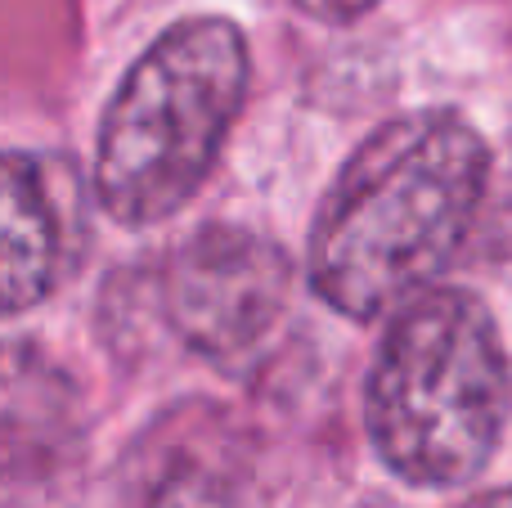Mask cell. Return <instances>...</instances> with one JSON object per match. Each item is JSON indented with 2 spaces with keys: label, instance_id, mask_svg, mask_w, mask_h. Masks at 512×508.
I'll list each match as a JSON object with an SVG mask.
<instances>
[{
  "label": "cell",
  "instance_id": "1",
  "mask_svg": "<svg viewBox=\"0 0 512 508\" xmlns=\"http://www.w3.org/2000/svg\"><path fill=\"white\" fill-rule=\"evenodd\" d=\"M490 185V149L450 108L382 122L346 158L310 225L306 279L346 320H382L436 288Z\"/></svg>",
  "mask_w": 512,
  "mask_h": 508
},
{
  "label": "cell",
  "instance_id": "2",
  "mask_svg": "<svg viewBox=\"0 0 512 508\" xmlns=\"http://www.w3.org/2000/svg\"><path fill=\"white\" fill-rule=\"evenodd\" d=\"M512 419V360L468 288H427L387 315L364 383L378 459L418 491L463 486L495 459Z\"/></svg>",
  "mask_w": 512,
  "mask_h": 508
},
{
  "label": "cell",
  "instance_id": "3",
  "mask_svg": "<svg viewBox=\"0 0 512 508\" xmlns=\"http://www.w3.org/2000/svg\"><path fill=\"white\" fill-rule=\"evenodd\" d=\"M252 54L216 14L171 23L113 90L95 140V198L117 225L171 221L207 185L243 104Z\"/></svg>",
  "mask_w": 512,
  "mask_h": 508
},
{
  "label": "cell",
  "instance_id": "4",
  "mask_svg": "<svg viewBox=\"0 0 512 508\" xmlns=\"http://www.w3.org/2000/svg\"><path fill=\"white\" fill-rule=\"evenodd\" d=\"M158 302L180 347L225 374H243L288 315L292 261L248 225H198L171 248Z\"/></svg>",
  "mask_w": 512,
  "mask_h": 508
},
{
  "label": "cell",
  "instance_id": "5",
  "mask_svg": "<svg viewBox=\"0 0 512 508\" xmlns=\"http://www.w3.org/2000/svg\"><path fill=\"white\" fill-rule=\"evenodd\" d=\"M72 171L36 153H0V320L41 306L77 252Z\"/></svg>",
  "mask_w": 512,
  "mask_h": 508
},
{
  "label": "cell",
  "instance_id": "6",
  "mask_svg": "<svg viewBox=\"0 0 512 508\" xmlns=\"http://www.w3.org/2000/svg\"><path fill=\"white\" fill-rule=\"evenodd\" d=\"M77 441L72 378L41 351L0 342V495H45L72 468Z\"/></svg>",
  "mask_w": 512,
  "mask_h": 508
},
{
  "label": "cell",
  "instance_id": "7",
  "mask_svg": "<svg viewBox=\"0 0 512 508\" xmlns=\"http://www.w3.org/2000/svg\"><path fill=\"white\" fill-rule=\"evenodd\" d=\"M297 9H306L310 18H319V23H351V18L369 14L378 0H292Z\"/></svg>",
  "mask_w": 512,
  "mask_h": 508
},
{
  "label": "cell",
  "instance_id": "8",
  "mask_svg": "<svg viewBox=\"0 0 512 508\" xmlns=\"http://www.w3.org/2000/svg\"><path fill=\"white\" fill-rule=\"evenodd\" d=\"M459 508H512V486H495V491H481L468 495Z\"/></svg>",
  "mask_w": 512,
  "mask_h": 508
},
{
  "label": "cell",
  "instance_id": "9",
  "mask_svg": "<svg viewBox=\"0 0 512 508\" xmlns=\"http://www.w3.org/2000/svg\"><path fill=\"white\" fill-rule=\"evenodd\" d=\"M364 508H396V504H382V500H373V504H364Z\"/></svg>",
  "mask_w": 512,
  "mask_h": 508
}]
</instances>
